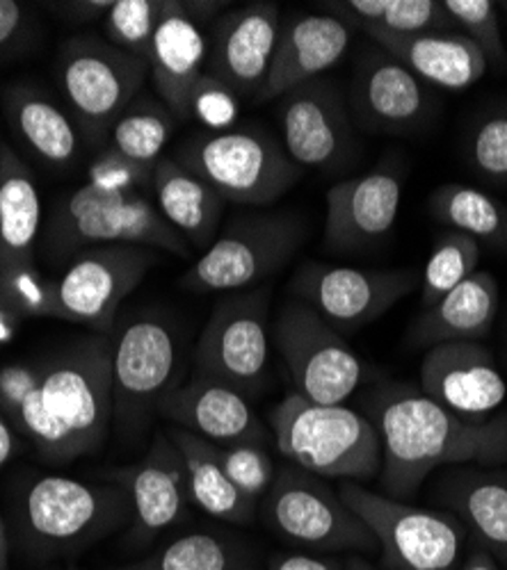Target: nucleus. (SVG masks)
Returning a JSON list of instances; mask_svg holds the SVG:
<instances>
[{"label": "nucleus", "mask_w": 507, "mask_h": 570, "mask_svg": "<svg viewBox=\"0 0 507 570\" xmlns=\"http://www.w3.org/2000/svg\"><path fill=\"white\" fill-rule=\"evenodd\" d=\"M368 420L382 445L384 495L407 500L437 468L507 463V413L462 417L409 384H387L368 397Z\"/></svg>", "instance_id": "1"}, {"label": "nucleus", "mask_w": 507, "mask_h": 570, "mask_svg": "<svg viewBox=\"0 0 507 570\" xmlns=\"http://www.w3.org/2000/svg\"><path fill=\"white\" fill-rule=\"evenodd\" d=\"M110 347V336H95L37 358L39 420L30 445L43 461L69 463L104 448L113 424Z\"/></svg>", "instance_id": "2"}, {"label": "nucleus", "mask_w": 507, "mask_h": 570, "mask_svg": "<svg viewBox=\"0 0 507 570\" xmlns=\"http://www.w3.org/2000/svg\"><path fill=\"white\" fill-rule=\"evenodd\" d=\"M23 548L35 557H60L95 546L130 520V500L115 484L65 474H30L10 500Z\"/></svg>", "instance_id": "3"}, {"label": "nucleus", "mask_w": 507, "mask_h": 570, "mask_svg": "<svg viewBox=\"0 0 507 570\" xmlns=\"http://www.w3.org/2000/svg\"><path fill=\"white\" fill-rule=\"evenodd\" d=\"M99 247H147L191 258L193 249L140 193H108L80 185L65 195L43 226L41 249L51 265Z\"/></svg>", "instance_id": "4"}, {"label": "nucleus", "mask_w": 507, "mask_h": 570, "mask_svg": "<svg viewBox=\"0 0 507 570\" xmlns=\"http://www.w3.org/2000/svg\"><path fill=\"white\" fill-rule=\"evenodd\" d=\"M280 454L322 480L368 482L382 468L376 424L345 404H315L289 393L270 411Z\"/></svg>", "instance_id": "5"}, {"label": "nucleus", "mask_w": 507, "mask_h": 570, "mask_svg": "<svg viewBox=\"0 0 507 570\" xmlns=\"http://www.w3.org/2000/svg\"><path fill=\"white\" fill-rule=\"evenodd\" d=\"M172 158L238 206H270L302 178L282 141L261 126L193 132Z\"/></svg>", "instance_id": "6"}, {"label": "nucleus", "mask_w": 507, "mask_h": 570, "mask_svg": "<svg viewBox=\"0 0 507 570\" xmlns=\"http://www.w3.org/2000/svg\"><path fill=\"white\" fill-rule=\"evenodd\" d=\"M110 341L113 424L124 441H135L178 386V336L167 317L140 313L128 317Z\"/></svg>", "instance_id": "7"}, {"label": "nucleus", "mask_w": 507, "mask_h": 570, "mask_svg": "<svg viewBox=\"0 0 507 570\" xmlns=\"http://www.w3.org/2000/svg\"><path fill=\"white\" fill-rule=\"evenodd\" d=\"M41 197L35 171L0 141V304L21 320L51 317V278L37 263Z\"/></svg>", "instance_id": "8"}, {"label": "nucleus", "mask_w": 507, "mask_h": 570, "mask_svg": "<svg viewBox=\"0 0 507 570\" xmlns=\"http://www.w3.org/2000/svg\"><path fill=\"white\" fill-rule=\"evenodd\" d=\"M306 240V224L293 213L234 219L181 276L191 293H243L284 269Z\"/></svg>", "instance_id": "9"}, {"label": "nucleus", "mask_w": 507, "mask_h": 570, "mask_svg": "<svg viewBox=\"0 0 507 570\" xmlns=\"http://www.w3.org/2000/svg\"><path fill=\"white\" fill-rule=\"evenodd\" d=\"M149 62L99 37L67 39L56 60V80L80 135L101 145L121 112L140 97Z\"/></svg>", "instance_id": "10"}, {"label": "nucleus", "mask_w": 507, "mask_h": 570, "mask_svg": "<svg viewBox=\"0 0 507 570\" xmlns=\"http://www.w3.org/2000/svg\"><path fill=\"white\" fill-rule=\"evenodd\" d=\"M339 495L373 532L393 570H455L462 563L469 532L450 511L413 507L357 482H341Z\"/></svg>", "instance_id": "11"}, {"label": "nucleus", "mask_w": 507, "mask_h": 570, "mask_svg": "<svg viewBox=\"0 0 507 570\" xmlns=\"http://www.w3.org/2000/svg\"><path fill=\"white\" fill-rule=\"evenodd\" d=\"M267 525L282 539L322 552H376L378 541L365 522L325 480L284 463L265 493Z\"/></svg>", "instance_id": "12"}, {"label": "nucleus", "mask_w": 507, "mask_h": 570, "mask_svg": "<svg viewBox=\"0 0 507 570\" xmlns=\"http://www.w3.org/2000/svg\"><path fill=\"white\" fill-rule=\"evenodd\" d=\"M270 363V288L220 299L195 347V374L215 379L247 397L261 393Z\"/></svg>", "instance_id": "13"}, {"label": "nucleus", "mask_w": 507, "mask_h": 570, "mask_svg": "<svg viewBox=\"0 0 507 570\" xmlns=\"http://www.w3.org/2000/svg\"><path fill=\"white\" fill-rule=\"evenodd\" d=\"M158 263V252L147 247H99L74 256L51 278V317L113 336L119 306Z\"/></svg>", "instance_id": "14"}, {"label": "nucleus", "mask_w": 507, "mask_h": 570, "mask_svg": "<svg viewBox=\"0 0 507 570\" xmlns=\"http://www.w3.org/2000/svg\"><path fill=\"white\" fill-rule=\"evenodd\" d=\"M280 350L298 395L315 404H345L363 379V365L334 326L300 299L289 302L274 322Z\"/></svg>", "instance_id": "15"}, {"label": "nucleus", "mask_w": 507, "mask_h": 570, "mask_svg": "<svg viewBox=\"0 0 507 570\" xmlns=\"http://www.w3.org/2000/svg\"><path fill=\"white\" fill-rule=\"evenodd\" d=\"M419 285L417 269H357L309 261L295 272L291 291L337 331H357L378 322Z\"/></svg>", "instance_id": "16"}, {"label": "nucleus", "mask_w": 507, "mask_h": 570, "mask_svg": "<svg viewBox=\"0 0 507 570\" xmlns=\"http://www.w3.org/2000/svg\"><path fill=\"white\" fill-rule=\"evenodd\" d=\"M404 189V169L396 160L337 183L325 199V245L332 252H363L391 235Z\"/></svg>", "instance_id": "17"}, {"label": "nucleus", "mask_w": 507, "mask_h": 570, "mask_svg": "<svg viewBox=\"0 0 507 570\" xmlns=\"http://www.w3.org/2000/svg\"><path fill=\"white\" fill-rule=\"evenodd\" d=\"M282 145L300 169H334L354 151L352 121L334 82L309 80L280 99Z\"/></svg>", "instance_id": "18"}, {"label": "nucleus", "mask_w": 507, "mask_h": 570, "mask_svg": "<svg viewBox=\"0 0 507 570\" xmlns=\"http://www.w3.org/2000/svg\"><path fill=\"white\" fill-rule=\"evenodd\" d=\"M280 30L282 10L276 3L228 10L213 21L211 37H206V73L232 87L241 99H256L267 78Z\"/></svg>", "instance_id": "19"}, {"label": "nucleus", "mask_w": 507, "mask_h": 570, "mask_svg": "<svg viewBox=\"0 0 507 570\" xmlns=\"http://www.w3.org/2000/svg\"><path fill=\"white\" fill-rule=\"evenodd\" d=\"M130 500V537L147 543L188 515L186 465L167 432H158L145 459L113 472Z\"/></svg>", "instance_id": "20"}, {"label": "nucleus", "mask_w": 507, "mask_h": 570, "mask_svg": "<svg viewBox=\"0 0 507 570\" xmlns=\"http://www.w3.org/2000/svg\"><path fill=\"white\" fill-rule=\"evenodd\" d=\"M421 391L448 411L482 420L507 400V384L494 354L480 343H443L421 363Z\"/></svg>", "instance_id": "21"}, {"label": "nucleus", "mask_w": 507, "mask_h": 570, "mask_svg": "<svg viewBox=\"0 0 507 570\" xmlns=\"http://www.w3.org/2000/svg\"><path fill=\"white\" fill-rule=\"evenodd\" d=\"M158 413L174 422V426L215 445H265L270 436L245 393L199 374L174 386L160 402Z\"/></svg>", "instance_id": "22"}, {"label": "nucleus", "mask_w": 507, "mask_h": 570, "mask_svg": "<svg viewBox=\"0 0 507 570\" xmlns=\"http://www.w3.org/2000/svg\"><path fill=\"white\" fill-rule=\"evenodd\" d=\"M352 106L368 132H409L428 112L423 82L380 46L365 49L354 67Z\"/></svg>", "instance_id": "23"}, {"label": "nucleus", "mask_w": 507, "mask_h": 570, "mask_svg": "<svg viewBox=\"0 0 507 570\" xmlns=\"http://www.w3.org/2000/svg\"><path fill=\"white\" fill-rule=\"evenodd\" d=\"M352 32L348 23L332 14H298L282 21L274 58L256 101H280L291 89L322 78L348 53Z\"/></svg>", "instance_id": "24"}, {"label": "nucleus", "mask_w": 507, "mask_h": 570, "mask_svg": "<svg viewBox=\"0 0 507 570\" xmlns=\"http://www.w3.org/2000/svg\"><path fill=\"white\" fill-rule=\"evenodd\" d=\"M208 39L186 6L169 0L149 53V78L158 99L176 119H188V99L206 71Z\"/></svg>", "instance_id": "25"}, {"label": "nucleus", "mask_w": 507, "mask_h": 570, "mask_svg": "<svg viewBox=\"0 0 507 570\" xmlns=\"http://www.w3.org/2000/svg\"><path fill=\"white\" fill-rule=\"evenodd\" d=\"M365 37L421 82L450 91L480 82L489 67L485 53L462 32H368Z\"/></svg>", "instance_id": "26"}, {"label": "nucleus", "mask_w": 507, "mask_h": 570, "mask_svg": "<svg viewBox=\"0 0 507 570\" xmlns=\"http://www.w3.org/2000/svg\"><path fill=\"white\" fill-rule=\"evenodd\" d=\"M3 112L21 149L46 167H69L80 151V130L71 115L41 87L14 82L3 89Z\"/></svg>", "instance_id": "27"}, {"label": "nucleus", "mask_w": 507, "mask_h": 570, "mask_svg": "<svg viewBox=\"0 0 507 570\" xmlns=\"http://www.w3.org/2000/svg\"><path fill=\"white\" fill-rule=\"evenodd\" d=\"M437 498L474 534L478 546L507 566V472L452 470L441 478Z\"/></svg>", "instance_id": "28"}, {"label": "nucleus", "mask_w": 507, "mask_h": 570, "mask_svg": "<svg viewBox=\"0 0 507 570\" xmlns=\"http://www.w3.org/2000/svg\"><path fill=\"white\" fill-rule=\"evenodd\" d=\"M500 293L491 272L478 269L435 306L426 308L411 328V343L435 347L443 343H478L491 334Z\"/></svg>", "instance_id": "29"}, {"label": "nucleus", "mask_w": 507, "mask_h": 570, "mask_svg": "<svg viewBox=\"0 0 507 570\" xmlns=\"http://www.w3.org/2000/svg\"><path fill=\"white\" fill-rule=\"evenodd\" d=\"M152 193L158 213L191 245L206 252L220 235L226 199L172 156L154 167Z\"/></svg>", "instance_id": "30"}, {"label": "nucleus", "mask_w": 507, "mask_h": 570, "mask_svg": "<svg viewBox=\"0 0 507 570\" xmlns=\"http://www.w3.org/2000/svg\"><path fill=\"white\" fill-rule=\"evenodd\" d=\"M167 434L181 452L183 465H186L191 504L199 507L211 518L234 522V525H247L254 515L256 502L241 493L236 484L226 478L215 454V445L181 430V426H172Z\"/></svg>", "instance_id": "31"}, {"label": "nucleus", "mask_w": 507, "mask_h": 570, "mask_svg": "<svg viewBox=\"0 0 507 570\" xmlns=\"http://www.w3.org/2000/svg\"><path fill=\"white\" fill-rule=\"evenodd\" d=\"M325 14L337 17L363 35L457 32L443 0H332L325 3Z\"/></svg>", "instance_id": "32"}, {"label": "nucleus", "mask_w": 507, "mask_h": 570, "mask_svg": "<svg viewBox=\"0 0 507 570\" xmlns=\"http://www.w3.org/2000/svg\"><path fill=\"white\" fill-rule=\"evenodd\" d=\"M428 206L448 230L465 233L478 245L507 243V208L474 185L446 183L430 195Z\"/></svg>", "instance_id": "33"}, {"label": "nucleus", "mask_w": 507, "mask_h": 570, "mask_svg": "<svg viewBox=\"0 0 507 570\" xmlns=\"http://www.w3.org/2000/svg\"><path fill=\"white\" fill-rule=\"evenodd\" d=\"M174 126L176 117L160 99L137 97L115 121L110 147L145 167H156L174 135Z\"/></svg>", "instance_id": "34"}, {"label": "nucleus", "mask_w": 507, "mask_h": 570, "mask_svg": "<svg viewBox=\"0 0 507 570\" xmlns=\"http://www.w3.org/2000/svg\"><path fill=\"white\" fill-rule=\"evenodd\" d=\"M245 552L222 534L193 532L119 570H243Z\"/></svg>", "instance_id": "35"}, {"label": "nucleus", "mask_w": 507, "mask_h": 570, "mask_svg": "<svg viewBox=\"0 0 507 570\" xmlns=\"http://www.w3.org/2000/svg\"><path fill=\"white\" fill-rule=\"evenodd\" d=\"M480 245L474 237L455 230H443L430 252L421 274V306H435L441 297L455 291L459 283L478 272Z\"/></svg>", "instance_id": "36"}, {"label": "nucleus", "mask_w": 507, "mask_h": 570, "mask_svg": "<svg viewBox=\"0 0 507 570\" xmlns=\"http://www.w3.org/2000/svg\"><path fill=\"white\" fill-rule=\"evenodd\" d=\"M169 0H115L104 17V32L119 51L149 62L156 28Z\"/></svg>", "instance_id": "37"}, {"label": "nucleus", "mask_w": 507, "mask_h": 570, "mask_svg": "<svg viewBox=\"0 0 507 570\" xmlns=\"http://www.w3.org/2000/svg\"><path fill=\"white\" fill-rule=\"evenodd\" d=\"M215 454L226 472V478L250 500L256 502L270 491L276 478V465L263 443L215 445Z\"/></svg>", "instance_id": "38"}, {"label": "nucleus", "mask_w": 507, "mask_h": 570, "mask_svg": "<svg viewBox=\"0 0 507 570\" xmlns=\"http://www.w3.org/2000/svg\"><path fill=\"white\" fill-rule=\"evenodd\" d=\"M443 8L457 32L469 37L485 53L487 62L503 65L507 60L498 21V3H491V0H443Z\"/></svg>", "instance_id": "39"}, {"label": "nucleus", "mask_w": 507, "mask_h": 570, "mask_svg": "<svg viewBox=\"0 0 507 570\" xmlns=\"http://www.w3.org/2000/svg\"><path fill=\"white\" fill-rule=\"evenodd\" d=\"M241 117V97L211 73H202L188 99V119L199 121L206 130H228Z\"/></svg>", "instance_id": "40"}, {"label": "nucleus", "mask_w": 507, "mask_h": 570, "mask_svg": "<svg viewBox=\"0 0 507 570\" xmlns=\"http://www.w3.org/2000/svg\"><path fill=\"white\" fill-rule=\"evenodd\" d=\"M154 167H145L135 163L113 147L104 149L87 169V185L108 189V193H140L152 189Z\"/></svg>", "instance_id": "41"}, {"label": "nucleus", "mask_w": 507, "mask_h": 570, "mask_svg": "<svg viewBox=\"0 0 507 570\" xmlns=\"http://www.w3.org/2000/svg\"><path fill=\"white\" fill-rule=\"evenodd\" d=\"M469 158L482 178L507 185V115H489L476 126Z\"/></svg>", "instance_id": "42"}, {"label": "nucleus", "mask_w": 507, "mask_h": 570, "mask_svg": "<svg viewBox=\"0 0 507 570\" xmlns=\"http://www.w3.org/2000/svg\"><path fill=\"white\" fill-rule=\"evenodd\" d=\"M35 35L32 10L19 0H0V62L21 56Z\"/></svg>", "instance_id": "43"}, {"label": "nucleus", "mask_w": 507, "mask_h": 570, "mask_svg": "<svg viewBox=\"0 0 507 570\" xmlns=\"http://www.w3.org/2000/svg\"><path fill=\"white\" fill-rule=\"evenodd\" d=\"M267 570H343V568L334 559L302 554V552H282L270 559Z\"/></svg>", "instance_id": "44"}, {"label": "nucleus", "mask_w": 507, "mask_h": 570, "mask_svg": "<svg viewBox=\"0 0 507 570\" xmlns=\"http://www.w3.org/2000/svg\"><path fill=\"white\" fill-rule=\"evenodd\" d=\"M115 0H97V3H89V0H74V3H56L53 8L58 12H65L74 21H91V19H104Z\"/></svg>", "instance_id": "45"}, {"label": "nucleus", "mask_w": 507, "mask_h": 570, "mask_svg": "<svg viewBox=\"0 0 507 570\" xmlns=\"http://www.w3.org/2000/svg\"><path fill=\"white\" fill-rule=\"evenodd\" d=\"M17 452H19V434L14 432L10 420L0 413V472L8 468V463L14 459Z\"/></svg>", "instance_id": "46"}, {"label": "nucleus", "mask_w": 507, "mask_h": 570, "mask_svg": "<svg viewBox=\"0 0 507 570\" xmlns=\"http://www.w3.org/2000/svg\"><path fill=\"white\" fill-rule=\"evenodd\" d=\"M457 570H500V563L496 561V557L489 550H485L482 546L476 543L467 552L465 561L457 566Z\"/></svg>", "instance_id": "47"}, {"label": "nucleus", "mask_w": 507, "mask_h": 570, "mask_svg": "<svg viewBox=\"0 0 507 570\" xmlns=\"http://www.w3.org/2000/svg\"><path fill=\"white\" fill-rule=\"evenodd\" d=\"M21 317H17L14 313H10L3 304H0V345H8L14 341V336L19 334L21 326Z\"/></svg>", "instance_id": "48"}, {"label": "nucleus", "mask_w": 507, "mask_h": 570, "mask_svg": "<svg viewBox=\"0 0 507 570\" xmlns=\"http://www.w3.org/2000/svg\"><path fill=\"white\" fill-rule=\"evenodd\" d=\"M0 570H10V534L3 515H0Z\"/></svg>", "instance_id": "49"}, {"label": "nucleus", "mask_w": 507, "mask_h": 570, "mask_svg": "<svg viewBox=\"0 0 507 570\" xmlns=\"http://www.w3.org/2000/svg\"><path fill=\"white\" fill-rule=\"evenodd\" d=\"M343 570H378V568H373L371 563L359 559V557H352V559H348V563H345Z\"/></svg>", "instance_id": "50"}, {"label": "nucleus", "mask_w": 507, "mask_h": 570, "mask_svg": "<svg viewBox=\"0 0 507 570\" xmlns=\"http://www.w3.org/2000/svg\"><path fill=\"white\" fill-rule=\"evenodd\" d=\"M500 8H503V12H505V17H507V0H505V3H500Z\"/></svg>", "instance_id": "51"}, {"label": "nucleus", "mask_w": 507, "mask_h": 570, "mask_svg": "<svg viewBox=\"0 0 507 570\" xmlns=\"http://www.w3.org/2000/svg\"><path fill=\"white\" fill-rule=\"evenodd\" d=\"M67 570H80V568H76V566H69V568H67Z\"/></svg>", "instance_id": "52"}, {"label": "nucleus", "mask_w": 507, "mask_h": 570, "mask_svg": "<svg viewBox=\"0 0 507 570\" xmlns=\"http://www.w3.org/2000/svg\"><path fill=\"white\" fill-rule=\"evenodd\" d=\"M53 570H58V568H53Z\"/></svg>", "instance_id": "53"}]
</instances>
